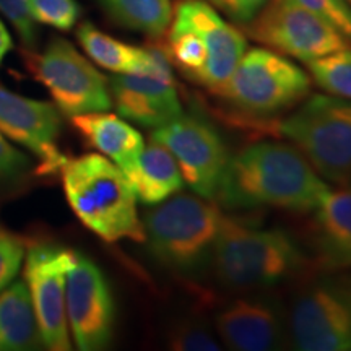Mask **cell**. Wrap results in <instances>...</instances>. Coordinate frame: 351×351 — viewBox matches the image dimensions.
Returning <instances> with one entry per match:
<instances>
[{
  "instance_id": "5",
  "label": "cell",
  "mask_w": 351,
  "mask_h": 351,
  "mask_svg": "<svg viewBox=\"0 0 351 351\" xmlns=\"http://www.w3.org/2000/svg\"><path fill=\"white\" fill-rule=\"evenodd\" d=\"M278 122V134L302 153L324 181L351 189V101L309 96Z\"/></svg>"
},
{
  "instance_id": "20",
  "label": "cell",
  "mask_w": 351,
  "mask_h": 351,
  "mask_svg": "<svg viewBox=\"0 0 351 351\" xmlns=\"http://www.w3.org/2000/svg\"><path fill=\"white\" fill-rule=\"evenodd\" d=\"M41 346L32 296L25 282L0 291V351H25Z\"/></svg>"
},
{
  "instance_id": "21",
  "label": "cell",
  "mask_w": 351,
  "mask_h": 351,
  "mask_svg": "<svg viewBox=\"0 0 351 351\" xmlns=\"http://www.w3.org/2000/svg\"><path fill=\"white\" fill-rule=\"evenodd\" d=\"M77 39L95 64L112 73L142 72L152 65V54L148 47L122 43L103 33L90 21L78 26Z\"/></svg>"
},
{
  "instance_id": "13",
  "label": "cell",
  "mask_w": 351,
  "mask_h": 351,
  "mask_svg": "<svg viewBox=\"0 0 351 351\" xmlns=\"http://www.w3.org/2000/svg\"><path fill=\"white\" fill-rule=\"evenodd\" d=\"M65 309L70 333L78 350L108 348L116 320L111 288L99 267L78 252L65 282Z\"/></svg>"
},
{
  "instance_id": "27",
  "label": "cell",
  "mask_w": 351,
  "mask_h": 351,
  "mask_svg": "<svg viewBox=\"0 0 351 351\" xmlns=\"http://www.w3.org/2000/svg\"><path fill=\"white\" fill-rule=\"evenodd\" d=\"M26 243L15 232L0 228V291H3L19 274L25 257Z\"/></svg>"
},
{
  "instance_id": "14",
  "label": "cell",
  "mask_w": 351,
  "mask_h": 351,
  "mask_svg": "<svg viewBox=\"0 0 351 351\" xmlns=\"http://www.w3.org/2000/svg\"><path fill=\"white\" fill-rule=\"evenodd\" d=\"M0 130L41 160V174L59 173L69 160L57 147L60 114L52 103L25 98L0 85Z\"/></svg>"
},
{
  "instance_id": "16",
  "label": "cell",
  "mask_w": 351,
  "mask_h": 351,
  "mask_svg": "<svg viewBox=\"0 0 351 351\" xmlns=\"http://www.w3.org/2000/svg\"><path fill=\"white\" fill-rule=\"evenodd\" d=\"M288 320L275 302L241 298L219 311L215 328L219 340L236 351L280 350L287 341Z\"/></svg>"
},
{
  "instance_id": "3",
  "label": "cell",
  "mask_w": 351,
  "mask_h": 351,
  "mask_svg": "<svg viewBox=\"0 0 351 351\" xmlns=\"http://www.w3.org/2000/svg\"><path fill=\"white\" fill-rule=\"evenodd\" d=\"M65 197L75 217L108 243H145L137 197L119 166L101 155L67 160L60 169Z\"/></svg>"
},
{
  "instance_id": "11",
  "label": "cell",
  "mask_w": 351,
  "mask_h": 351,
  "mask_svg": "<svg viewBox=\"0 0 351 351\" xmlns=\"http://www.w3.org/2000/svg\"><path fill=\"white\" fill-rule=\"evenodd\" d=\"M152 65L134 73H116L109 80L112 103L122 117L143 127H161L182 116L173 64L163 44L150 43Z\"/></svg>"
},
{
  "instance_id": "7",
  "label": "cell",
  "mask_w": 351,
  "mask_h": 351,
  "mask_svg": "<svg viewBox=\"0 0 351 351\" xmlns=\"http://www.w3.org/2000/svg\"><path fill=\"white\" fill-rule=\"evenodd\" d=\"M301 351H351V271L332 270L307 283L288 317Z\"/></svg>"
},
{
  "instance_id": "10",
  "label": "cell",
  "mask_w": 351,
  "mask_h": 351,
  "mask_svg": "<svg viewBox=\"0 0 351 351\" xmlns=\"http://www.w3.org/2000/svg\"><path fill=\"white\" fill-rule=\"evenodd\" d=\"M75 261L70 249L38 243L28 247L25 278L32 296L41 345L51 351H69L70 332L65 309V282Z\"/></svg>"
},
{
  "instance_id": "19",
  "label": "cell",
  "mask_w": 351,
  "mask_h": 351,
  "mask_svg": "<svg viewBox=\"0 0 351 351\" xmlns=\"http://www.w3.org/2000/svg\"><path fill=\"white\" fill-rule=\"evenodd\" d=\"M125 174L132 191L138 202L145 205H158L178 194L184 186V179L174 156L161 143L153 142L143 148L138 160Z\"/></svg>"
},
{
  "instance_id": "1",
  "label": "cell",
  "mask_w": 351,
  "mask_h": 351,
  "mask_svg": "<svg viewBox=\"0 0 351 351\" xmlns=\"http://www.w3.org/2000/svg\"><path fill=\"white\" fill-rule=\"evenodd\" d=\"M328 189L296 147L258 142L230 156L215 199L234 210L271 207L311 213Z\"/></svg>"
},
{
  "instance_id": "18",
  "label": "cell",
  "mask_w": 351,
  "mask_h": 351,
  "mask_svg": "<svg viewBox=\"0 0 351 351\" xmlns=\"http://www.w3.org/2000/svg\"><path fill=\"white\" fill-rule=\"evenodd\" d=\"M72 125L91 148L108 156L122 171L138 160L145 143L142 134L116 114L85 112L72 117Z\"/></svg>"
},
{
  "instance_id": "8",
  "label": "cell",
  "mask_w": 351,
  "mask_h": 351,
  "mask_svg": "<svg viewBox=\"0 0 351 351\" xmlns=\"http://www.w3.org/2000/svg\"><path fill=\"white\" fill-rule=\"evenodd\" d=\"M23 60L60 112L73 117L111 109L109 80L65 39L54 38L41 52L23 51Z\"/></svg>"
},
{
  "instance_id": "23",
  "label": "cell",
  "mask_w": 351,
  "mask_h": 351,
  "mask_svg": "<svg viewBox=\"0 0 351 351\" xmlns=\"http://www.w3.org/2000/svg\"><path fill=\"white\" fill-rule=\"evenodd\" d=\"M307 64L309 75L327 95L351 101V47L319 57Z\"/></svg>"
},
{
  "instance_id": "12",
  "label": "cell",
  "mask_w": 351,
  "mask_h": 351,
  "mask_svg": "<svg viewBox=\"0 0 351 351\" xmlns=\"http://www.w3.org/2000/svg\"><path fill=\"white\" fill-rule=\"evenodd\" d=\"M153 142L168 148L184 182L204 199H215L230 155L212 125L194 116H179L152 132Z\"/></svg>"
},
{
  "instance_id": "6",
  "label": "cell",
  "mask_w": 351,
  "mask_h": 351,
  "mask_svg": "<svg viewBox=\"0 0 351 351\" xmlns=\"http://www.w3.org/2000/svg\"><path fill=\"white\" fill-rule=\"evenodd\" d=\"M313 78L287 57L254 47L244 52L230 78L212 93L247 117L267 119L301 104Z\"/></svg>"
},
{
  "instance_id": "2",
  "label": "cell",
  "mask_w": 351,
  "mask_h": 351,
  "mask_svg": "<svg viewBox=\"0 0 351 351\" xmlns=\"http://www.w3.org/2000/svg\"><path fill=\"white\" fill-rule=\"evenodd\" d=\"M223 287L236 291L275 288L309 269V258L287 231L221 218L212 254Z\"/></svg>"
},
{
  "instance_id": "25",
  "label": "cell",
  "mask_w": 351,
  "mask_h": 351,
  "mask_svg": "<svg viewBox=\"0 0 351 351\" xmlns=\"http://www.w3.org/2000/svg\"><path fill=\"white\" fill-rule=\"evenodd\" d=\"M28 8L36 23L69 32L78 23L82 8L77 0H28Z\"/></svg>"
},
{
  "instance_id": "15",
  "label": "cell",
  "mask_w": 351,
  "mask_h": 351,
  "mask_svg": "<svg viewBox=\"0 0 351 351\" xmlns=\"http://www.w3.org/2000/svg\"><path fill=\"white\" fill-rule=\"evenodd\" d=\"M171 21L191 26L207 41L208 64L200 86L210 91L221 86L247 51L243 32L223 20L217 8L205 0H181L174 8Z\"/></svg>"
},
{
  "instance_id": "32",
  "label": "cell",
  "mask_w": 351,
  "mask_h": 351,
  "mask_svg": "<svg viewBox=\"0 0 351 351\" xmlns=\"http://www.w3.org/2000/svg\"><path fill=\"white\" fill-rule=\"evenodd\" d=\"M346 2H348V3H350V5H351V0H346Z\"/></svg>"
},
{
  "instance_id": "17",
  "label": "cell",
  "mask_w": 351,
  "mask_h": 351,
  "mask_svg": "<svg viewBox=\"0 0 351 351\" xmlns=\"http://www.w3.org/2000/svg\"><path fill=\"white\" fill-rule=\"evenodd\" d=\"M311 239L320 269H351V189H328L314 210Z\"/></svg>"
},
{
  "instance_id": "9",
  "label": "cell",
  "mask_w": 351,
  "mask_h": 351,
  "mask_svg": "<svg viewBox=\"0 0 351 351\" xmlns=\"http://www.w3.org/2000/svg\"><path fill=\"white\" fill-rule=\"evenodd\" d=\"M244 29L254 41L301 62L350 46L348 39L326 20L289 0H270Z\"/></svg>"
},
{
  "instance_id": "29",
  "label": "cell",
  "mask_w": 351,
  "mask_h": 351,
  "mask_svg": "<svg viewBox=\"0 0 351 351\" xmlns=\"http://www.w3.org/2000/svg\"><path fill=\"white\" fill-rule=\"evenodd\" d=\"M218 12L225 13L231 21L238 25H247L256 19L270 0H207Z\"/></svg>"
},
{
  "instance_id": "22",
  "label": "cell",
  "mask_w": 351,
  "mask_h": 351,
  "mask_svg": "<svg viewBox=\"0 0 351 351\" xmlns=\"http://www.w3.org/2000/svg\"><path fill=\"white\" fill-rule=\"evenodd\" d=\"M106 15L132 32L161 39L168 32L174 8L169 0H96Z\"/></svg>"
},
{
  "instance_id": "30",
  "label": "cell",
  "mask_w": 351,
  "mask_h": 351,
  "mask_svg": "<svg viewBox=\"0 0 351 351\" xmlns=\"http://www.w3.org/2000/svg\"><path fill=\"white\" fill-rule=\"evenodd\" d=\"M28 158L15 150L5 138L0 135V179L13 178L28 168Z\"/></svg>"
},
{
  "instance_id": "31",
  "label": "cell",
  "mask_w": 351,
  "mask_h": 351,
  "mask_svg": "<svg viewBox=\"0 0 351 351\" xmlns=\"http://www.w3.org/2000/svg\"><path fill=\"white\" fill-rule=\"evenodd\" d=\"M13 49V39L10 36V32L7 29L5 23L0 20V65H2L3 59H5L8 52Z\"/></svg>"
},
{
  "instance_id": "24",
  "label": "cell",
  "mask_w": 351,
  "mask_h": 351,
  "mask_svg": "<svg viewBox=\"0 0 351 351\" xmlns=\"http://www.w3.org/2000/svg\"><path fill=\"white\" fill-rule=\"evenodd\" d=\"M168 346L176 351H218L221 345L212 330L195 319L174 324L168 333Z\"/></svg>"
},
{
  "instance_id": "26",
  "label": "cell",
  "mask_w": 351,
  "mask_h": 351,
  "mask_svg": "<svg viewBox=\"0 0 351 351\" xmlns=\"http://www.w3.org/2000/svg\"><path fill=\"white\" fill-rule=\"evenodd\" d=\"M332 25L351 43V5L346 0H289Z\"/></svg>"
},
{
  "instance_id": "4",
  "label": "cell",
  "mask_w": 351,
  "mask_h": 351,
  "mask_svg": "<svg viewBox=\"0 0 351 351\" xmlns=\"http://www.w3.org/2000/svg\"><path fill=\"white\" fill-rule=\"evenodd\" d=\"M223 215L210 199L181 194L169 197L143 219L145 243L166 269L197 274L212 261Z\"/></svg>"
},
{
  "instance_id": "28",
  "label": "cell",
  "mask_w": 351,
  "mask_h": 351,
  "mask_svg": "<svg viewBox=\"0 0 351 351\" xmlns=\"http://www.w3.org/2000/svg\"><path fill=\"white\" fill-rule=\"evenodd\" d=\"M0 13L15 26L16 33L28 49H33L38 41L36 21L28 8V0H0Z\"/></svg>"
}]
</instances>
